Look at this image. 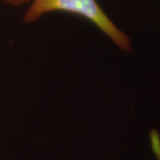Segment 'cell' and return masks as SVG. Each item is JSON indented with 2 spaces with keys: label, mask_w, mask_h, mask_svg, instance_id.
I'll use <instances>...</instances> for the list:
<instances>
[{
  "label": "cell",
  "mask_w": 160,
  "mask_h": 160,
  "mask_svg": "<svg viewBox=\"0 0 160 160\" xmlns=\"http://www.w3.org/2000/svg\"><path fill=\"white\" fill-rule=\"evenodd\" d=\"M28 5L24 22H35L50 12L74 14L94 25L120 50H132L131 38L111 21L96 0H30Z\"/></svg>",
  "instance_id": "cell-1"
},
{
  "label": "cell",
  "mask_w": 160,
  "mask_h": 160,
  "mask_svg": "<svg viewBox=\"0 0 160 160\" xmlns=\"http://www.w3.org/2000/svg\"><path fill=\"white\" fill-rule=\"evenodd\" d=\"M6 4L8 5H11L13 6H22V5H28L30 0H0Z\"/></svg>",
  "instance_id": "cell-2"
}]
</instances>
